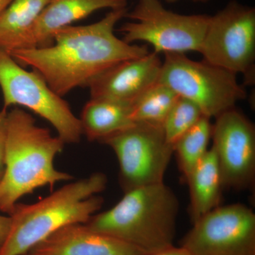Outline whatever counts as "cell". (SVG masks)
<instances>
[{"label":"cell","mask_w":255,"mask_h":255,"mask_svg":"<svg viewBox=\"0 0 255 255\" xmlns=\"http://www.w3.org/2000/svg\"><path fill=\"white\" fill-rule=\"evenodd\" d=\"M179 207L175 193L159 183L124 193L114 207L85 224L150 255L174 246Z\"/></svg>","instance_id":"3"},{"label":"cell","mask_w":255,"mask_h":255,"mask_svg":"<svg viewBox=\"0 0 255 255\" xmlns=\"http://www.w3.org/2000/svg\"><path fill=\"white\" fill-rule=\"evenodd\" d=\"M210 16L179 14L166 9L159 0H139L126 15L133 21L124 23L119 31L126 43L147 42L157 53L199 52Z\"/></svg>","instance_id":"7"},{"label":"cell","mask_w":255,"mask_h":255,"mask_svg":"<svg viewBox=\"0 0 255 255\" xmlns=\"http://www.w3.org/2000/svg\"><path fill=\"white\" fill-rule=\"evenodd\" d=\"M192 224L181 243L191 255H255V214L244 204L218 206Z\"/></svg>","instance_id":"10"},{"label":"cell","mask_w":255,"mask_h":255,"mask_svg":"<svg viewBox=\"0 0 255 255\" xmlns=\"http://www.w3.org/2000/svg\"><path fill=\"white\" fill-rule=\"evenodd\" d=\"M212 125L214 143L223 188L246 190L255 181V128L235 108L220 114Z\"/></svg>","instance_id":"11"},{"label":"cell","mask_w":255,"mask_h":255,"mask_svg":"<svg viewBox=\"0 0 255 255\" xmlns=\"http://www.w3.org/2000/svg\"><path fill=\"white\" fill-rule=\"evenodd\" d=\"M107 176L95 172L65 184L34 204H16L11 228L0 255H23L64 226L86 223L103 206L98 196L106 189Z\"/></svg>","instance_id":"4"},{"label":"cell","mask_w":255,"mask_h":255,"mask_svg":"<svg viewBox=\"0 0 255 255\" xmlns=\"http://www.w3.org/2000/svg\"><path fill=\"white\" fill-rule=\"evenodd\" d=\"M199 53L204 61L254 81L255 10L233 1L210 16Z\"/></svg>","instance_id":"9"},{"label":"cell","mask_w":255,"mask_h":255,"mask_svg":"<svg viewBox=\"0 0 255 255\" xmlns=\"http://www.w3.org/2000/svg\"><path fill=\"white\" fill-rule=\"evenodd\" d=\"M203 117L200 109L194 102L178 97L162 125L166 140L174 146Z\"/></svg>","instance_id":"20"},{"label":"cell","mask_w":255,"mask_h":255,"mask_svg":"<svg viewBox=\"0 0 255 255\" xmlns=\"http://www.w3.org/2000/svg\"><path fill=\"white\" fill-rule=\"evenodd\" d=\"M236 75L204 60L189 59L184 53H165L159 82L194 102L211 119L246 98Z\"/></svg>","instance_id":"5"},{"label":"cell","mask_w":255,"mask_h":255,"mask_svg":"<svg viewBox=\"0 0 255 255\" xmlns=\"http://www.w3.org/2000/svg\"><path fill=\"white\" fill-rule=\"evenodd\" d=\"M179 97L172 89L157 82L131 105L132 122L163 125Z\"/></svg>","instance_id":"19"},{"label":"cell","mask_w":255,"mask_h":255,"mask_svg":"<svg viewBox=\"0 0 255 255\" xmlns=\"http://www.w3.org/2000/svg\"><path fill=\"white\" fill-rule=\"evenodd\" d=\"M162 62L155 52L114 65L90 82V99L132 105L159 82Z\"/></svg>","instance_id":"12"},{"label":"cell","mask_w":255,"mask_h":255,"mask_svg":"<svg viewBox=\"0 0 255 255\" xmlns=\"http://www.w3.org/2000/svg\"><path fill=\"white\" fill-rule=\"evenodd\" d=\"M12 1L13 0H0V15L2 14L3 11L9 6Z\"/></svg>","instance_id":"24"},{"label":"cell","mask_w":255,"mask_h":255,"mask_svg":"<svg viewBox=\"0 0 255 255\" xmlns=\"http://www.w3.org/2000/svg\"><path fill=\"white\" fill-rule=\"evenodd\" d=\"M65 142L37 125L31 114L15 107L6 114L5 169L0 182V211L10 215L23 196L37 189L71 181V174L55 167Z\"/></svg>","instance_id":"2"},{"label":"cell","mask_w":255,"mask_h":255,"mask_svg":"<svg viewBox=\"0 0 255 255\" xmlns=\"http://www.w3.org/2000/svg\"><path fill=\"white\" fill-rule=\"evenodd\" d=\"M100 142L110 146L117 155L119 184L124 193L164 182L174 146L166 140L162 126L134 123Z\"/></svg>","instance_id":"8"},{"label":"cell","mask_w":255,"mask_h":255,"mask_svg":"<svg viewBox=\"0 0 255 255\" xmlns=\"http://www.w3.org/2000/svg\"><path fill=\"white\" fill-rule=\"evenodd\" d=\"M211 134L210 119L203 117L174 144V153L177 155L178 166L184 179L209 151Z\"/></svg>","instance_id":"18"},{"label":"cell","mask_w":255,"mask_h":255,"mask_svg":"<svg viewBox=\"0 0 255 255\" xmlns=\"http://www.w3.org/2000/svg\"><path fill=\"white\" fill-rule=\"evenodd\" d=\"M27 255V254H25V255Z\"/></svg>","instance_id":"26"},{"label":"cell","mask_w":255,"mask_h":255,"mask_svg":"<svg viewBox=\"0 0 255 255\" xmlns=\"http://www.w3.org/2000/svg\"><path fill=\"white\" fill-rule=\"evenodd\" d=\"M127 6V0H50L35 21L22 49L49 46L58 30L71 26L98 10Z\"/></svg>","instance_id":"14"},{"label":"cell","mask_w":255,"mask_h":255,"mask_svg":"<svg viewBox=\"0 0 255 255\" xmlns=\"http://www.w3.org/2000/svg\"><path fill=\"white\" fill-rule=\"evenodd\" d=\"M147 255H191L182 247L177 248L174 246L169 247L168 248L162 250V251L157 252L155 253Z\"/></svg>","instance_id":"23"},{"label":"cell","mask_w":255,"mask_h":255,"mask_svg":"<svg viewBox=\"0 0 255 255\" xmlns=\"http://www.w3.org/2000/svg\"><path fill=\"white\" fill-rule=\"evenodd\" d=\"M0 88L2 110L21 106L49 122L65 144L80 142L82 134L80 119L68 102L55 93L35 70L28 71L18 65L9 53L0 50Z\"/></svg>","instance_id":"6"},{"label":"cell","mask_w":255,"mask_h":255,"mask_svg":"<svg viewBox=\"0 0 255 255\" xmlns=\"http://www.w3.org/2000/svg\"><path fill=\"white\" fill-rule=\"evenodd\" d=\"M127 7L112 9L100 21L69 26L55 32L53 43L9 53L23 68H31L60 97L124 60L148 54L147 46L129 44L114 34L117 23L126 17Z\"/></svg>","instance_id":"1"},{"label":"cell","mask_w":255,"mask_h":255,"mask_svg":"<svg viewBox=\"0 0 255 255\" xmlns=\"http://www.w3.org/2000/svg\"><path fill=\"white\" fill-rule=\"evenodd\" d=\"M166 1H169V2H174V1H177V0H166ZM193 1H196V2H206L209 0H191Z\"/></svg>","instance_id":"25"},{"label":"cell","mask_w":255,"mask_h":255,"mask_svg":"<svg viewBox=\"0 0 255 255\" xmlns=\"http://www.w3.org/2000/svg\"><path fill=\"white\" fill-rule=\"evenodd\" d=\"M131 105L112 101L92 100L82 109L80 122L82 134L90 142L106 137L131 127Z\"/></svg>","instance_id":"16"},{"label":"cell","mask_w":255,"mask_h":255,"mask_svg":"<svg viewBox=\"0 0 255 255\" xmlns=\"http://www.w3.org/2000/svg\"><path fill=\"white\" fill-rule=\"evenodd\" d=\"M11 217L7 216L0 215V251L4 246L6 238L9 235L10 228H11Z\"/></svg>","instance_id":"22"},{"label":"cell","mask_w":255,"mask_h":255,"mask_svg":"<svg viewBox=\"0 0 255 255\" xmlns=\"http://www.w3.org/2000/svg\"><path fill=\"white\" fill-rule=\"evenodd\" d=\"M50 0H13L0 15V50L11 53L23 48L26 37Z\"/></svg>","instance_id":"17"},{"label":"cell","mask_w":255,"mask_h":255,"mask_svg":"<svg viewBox=\"0 0 255 255\" xmlns=\"http://www.w3.org/2000/svg\"><path fill=\"white\" fill-rule=\"evenodd\" d=\"M28 255H147L135 247L96 232L85 223L64 226L38 243Z\"/></svg>","instance_id":"13"},{"label":"cell","mask_w":255,"mask_h":255,"mask_svg":"<svg viewBox=\"0 0 255 255\" xmlns=\"http://www.w3.org/2000/svg\"><path fill=\"white\" fill-rule=\"evenodd\" d=\"M189 185L191 223L220 206L223 189L221 171L212 147L185 179Z\"/></svg>","instance_id":"15"},{"label":"cell","mask_w":255,"mask_h":255,"mask_svg":"<svg viewBox=\"0 0 255 255\" xmlns=\"http://www.w3.org/2000/svg\"><path fill=\"white\" fill-rule=\"evenodd\" d=\"M7 112L2 110L0 111V182L4 176L5 169V147H6Z\"/></svg>","instance_id":"21"}]
</instances>
